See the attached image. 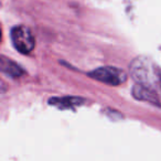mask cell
<instances>
[{
	"mask_svg": "<svg viewBox=\"0 0 161 161\" xmlns=\"http://www.w3.org/2000/svg\"><path fill=\"white\" fill-rule=\"evenodd\" d=\"M1 36H3V33H1V29H0V42H1Z\"/></svg>",
	"mask_w": 161,
	"mask_h": 161,
	"instance_id": "52a82bcc",
	"label": "cell"
},
{
	"mask_svg": "<svg viewBox=\"0 0 161 161\" xmlns=\"http://www.w3.org/2000/svg\"><path fill=\"white\" fill-rule=\"evenodd\" d=\"M88 75L92 78H94V80L102 82V83L113 86L120 85L127 80V75H126V73L123 69L113 66L99 67V69L92 71Z\"/></svg>",
	"mask_w": 161,
	"mask_h": 161,
	"instance_id": "3957f363",
	"label": "cell"
},
{
	"mask_svg": "<svg viewBox=\"0 0 161 161\" xmlns=\"http://www.w3.org/2000/svg\"><path fill=\"white\" fill-rule=\"evenodd\" d=\"M0 69L11 77H19L25 73V71L20 65H18L10 58L1 55H0Z\"/></svg>",
	"mask_w": 161,
	"mask_h": 161,
	"instance_id": "5b68a950",
	"label": "cell"
},
{
	"mask_svg": "<svg viewBox=\"0 0 161 161\" xmlns=\"http://www.w3.org/2000/svg\"><path fill=\"white\" fill-rule=\"evenodd\" d=\"M132 95L138 101H145L150 104H153V105L160 106L158 95L156 94V92L150 86L143 85V84H138L132 90Z\"/></svg>",
	"mask_w": 161,
	"mask_h": 161,
	"instance_id": "277c9868",
	"label": "cell"
},
{
	"mask_svg": "<svg viewBox=\"0 0 161 161\" xmlns=\"http://www.w3.org/2000/svg\"><path fill=\"white\" fill-rule=\"evenodd\" d=\"M154 65L150 63L147 58H137L130 66V72L135 80L139 84H143L151 87L152 83L158 80V74L154 72Z\"/></svg>",
	"mask_w": 161,
	"mask_h": 161,
	"instance_id": "6da1fadb",
	"label": "cell"
},
{
	"mask_svg": "<svg viewBox=\"0 0 161 161\" xmlns=\"http://www.w3.org/2000/svg\"><path fill=\"white\" fill-rule=\"evenodd\" d=\"M11 40L14 47L20 53L28 54L36 47V39L29 28L25 25H18L11 31Z\"/></svg>",
	"mask_w": 161,
	"mask_h": 161,
	"instance_id": "7a4b0ae2",
	"label": "cell"
},
{
	"mask_svg": "<svg viewBox=\"0 0 161 161\" xmlns=\"http://www.w3.org/2000/svg\"><path fill=\"white\" fill-rule=\"evenodd\" d=\"M84 101L83 98H77V97H63V98H51L50 104L54 106H58V107L62 108H69L74 107V106H77L83 104Z\"/></svg>",
	"mask_w": 161,
	"mask_h": 161,
	"instance_id": "8992f818",
	"label": "cell"
}]
</instances>
